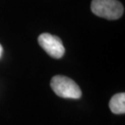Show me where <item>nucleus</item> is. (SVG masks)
Instances as JSON below:
<instances>
[{
  "mask_svg": "<svg viewBox=\"0 0 125 125\" xmlns=\"http://www.w3.org/2000/svg\"><path fill=\"white\" fill-rule=\"evenodd\" d=\"M50 87L55 94L63 98L78 99L81 97V88L72 79L63 75L54 76L50 80Z\"/></svg>",
  "mask_w": 125,
  "mask_h": 125,
  "instance_id": "obj_1",
  "label": "nucleus"
},
{
  "mask_svg": "<svg viewBox=\"0 0 125 125\" xmlns=\"http://www.w3.org/2000/svg\"><path fill=\"white\" fill-rule=\"evenodd\" d=\"M91 10L97 16L115 20L124 14V6L118 0H93Z\"/></svg>",
  "mask_w": 125,
  "mask_h": 125,
  "instance_id": "obj_2",
  "label": "nucleus"
},
{
  "mask_svg": "<svg viewBox=\"0 0 125 125\" xmlns=\"http://www.w3.org/2000/svg\"><path fill=\"white\" fill-rule=\"evenodd\" d=\"M38 44L42 49L55 59H59L64 55L65 49L62 40L57 36H53L50 33H42L38 36Z\"/></svg>",
  "mask_w": 125,
  "mask_h": 125,
  "instance_id": "obj_3",
  "label": "nucleus"
},
{
  "mask_svg": "<svg viewBox=\"0 0 125 125\" xmlns=\"http://www.w3.org/2000/svg\"><path fill=\"white\" fill-rule=\"evenodd\" d=\"M109 107L111 112L116 115L125 113V94L118 93L111 98L109 102Z\"/></svg>",
  "mask_w": 125,
  "mask_h": 125,
  "instance_id": "obj_4",
  "label": "nucleus"
},
{
  "mask_svg": "<svg viewBox=\"0 0 125 125\" xmlns=\"http://www.w3.org/2000/svg\"><path fill=\"white\" fill-rule=\"evenodd\" d=\"M2 52H3V49H2L1 44H0V57H1V56L2 54Z\"/></svg>",
  "mask_w": 125,
  "mask_h": 125,
  "instance_id": "obj_5",
  "label": "nucleus"
}]
</instances>
